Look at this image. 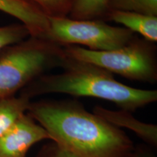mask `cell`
<instances>
[{
  "label": "cell",
  "instance_id": "2",
  "mask_svg": "<svg viewBox=\"0 0 157 157\" xmlns=\"http://www.w3.org/2000/svg\"><path fill=\"white\" fill-rule=\"evenodd\" d=\"M60 68V73L39 76L23 88L21 95L29 99L52 93L95 98L129 112L157 101L156 90L129 87L117 81L111 72L93 63L66 56Z\"/></svg>",
  "mask_w": 157,
  "mask_h": 157
},
{
  "label": "cell",
  "instance_id": "5",
  "mask_svg": "<svg viewBox=\"0 0 157 157\" xmlns=\"http://www.w3.org/2000/svg\"><path fill=\"white\" fill-rule=\"evenodd\" d=\"M47 39L60 46L79 44L94 51L121 48L135 37L124 27L110 25L103 20H73L68 17H48Z\"/></svg>",
  "mask_w": 157,
  "mask_h": 157
},
{
  "label": "cell",
  "instance_id": "9",
  "mask_svg": "<svg viewBox=\"0 0 157 157\" xmlns=\"http://www.w3.org/2000/svg\"><path fill=\"white\" fill-rule=\"evenodd\" d=\"M105 18L120 23L133 33L140 34L148 42L154 43L157 41V16L135 12L111 10Z\"/></svg>",
  "mask_w": 157,
  "mask_h": 157
},
{
  "label": "cell",
  "instance_id": "14",
  "mask_svg": "<svg viewBox=\"0 0 157 157\" xmlns=\"http://www.w3.org/2000/svg\"><path fill=\"white\" fill-rule=\"evenodd\" d=\"M30 36V31L22 23L0 27V50L9 45L21 42Z\"/></svg>",
  "mask_w": 157,
  "mask_h": 157
},
{
  "label": "cell",
  "instance_id": "11",
  "mask_svg": "<svg viewBox=\"0 0 157 157\" xmlns=\"http://www.w3.org/2000/svg\"><path fill=\"white\" fill-rule=\"evenodd\" d=\"M109 0H73L69 18L73 20H102L108 13Z\"/></svg>",
  "mask_w": 157,
  "mask_h": 157
},
{
  "label": "cell",
  "instance_id": "1",
  "mask_svg": "<svg viewBox=\"0 0 157 157\" xmlns=\"http://www.w3.org/2000/svg\"><path fill=\"white\" fill-rule=\"evenodd\" d=\"M27 113L42 126L50 140L79 157H126L134 148L121 129L74 100H41Z\"/></svg>",
  "mask_w": 157,
  "mask_h": 157
},
{
  "label": "cell",
  "instance_id": "15",
  "mask_svg": "<svg viewBox=\"0 0 157 157\" xmlns=\"http://www.w3.org/2000/svg\"><path fill=\"white\" fill-rule=\"evenodd\" d=\"M36 157H79L52 142L43 146Z\"/></svg>",
  "mask_w": 157,
  "mask_h": 157
},
{
  "label": "cell",
  "instance_id": "4",
  "mask_svg": "<svg viewBox=\"0 0 157 157\" xmlns=\"http://www.w3.org/2000/svg\"><path fill=\"white\" fill-rule=\"evenodd\" d=\"M151 44L135 36L125 46L111 51H94L77 45L63 48L70 58L96 65L129 80L154 84L157 80V61L156 48Z\"/></svg>",
  "mask_w": 157,
  "mask_h": 157
},
{
  "label": "cell",
  "instance_id": "13",
  "mask_svg": "<svg viewBox=\"0 0 157 157\" xmlns=\"http://www.w3.org/2000/svg\"><path fill=\"white\" fill-rule=\"evenodd\" d=\"M36 6L48 17H67L73 0H25Z\"/></svg>",
  "mask_w": 157,
  "mask_h": 157
},
{
  "label": "cell",
  "instance_id": "7",
  "mask_svg": "<svg viewBox=\"0 0 157 157\" xmlns=\"http://www.w3.org/2000/svg\"><path fill=\"white\" fill-rule=\"evenodd\" d=\"M0 11L19 20L27 27L31 36L47 37L48 17L33 4L25 0H0Z\"/></svg>",
  "mask_w": 157,
  "mask_h": 157
},
{
  "label": "cell",
  "instance_id": "16",
  "mask_svg": "<svg viewBox=\"0 0 157 157\" xmlns=\"http://www.w3.org/2000/svg\"><path fill=\"white\" fill-rule=\"evenodd\" d=\"M126 157H156L152 151L146 147L139 146L137 148H133Z\"/></svg>",
  "mask_w": 157,
  "mask_h": 157
},
{
  "label": "cell",
  "instance_id": "6",
  "mask_svg": "<svg viewBox=\"0 0 157 157\" xmlns=\"http://www.w3.org/2000/svg\"><path fill=\"white\" fill-rule=\"evenodd\" d=\"M47 139L44 127L25 113L0 137V157H26L34 144Z\"/></svg>",
  "mask_w": 157,
  "mask_h": 157
},
{
  "label": "cell",
  "instance_id": "3",
  "mask_svg": "<svg viewBox=\"0 0 157 157\" xmlns=\"http://www.w3.org/2000/svg\"><path fill=\"white\" fill-rule=\"evenodd\" d=\"M63 46L30 36L0 50V99L13 97L66 58Z\"/></svg>",
  "mask_w": 157,
  "mask_h": 157
},
{
  "label": "cell",
  "instance_id": "8",
  "mask_svg": "<svg viewBox=\"0 0 157 157\" xmlns=\"http://www.w3.org/2000/svg\"><path fill=\"white\" fill-rule=\"evenodd\" d=\"M93 113L118 128L124 127L132 131L148 145L155 147L157 146L156 125L137 120L131 112L121 109L112 111L102 106H95Z\"/></svg>",
  "mask_w": 157,
  "mask_h": 157
},
{
  "label": "cell",
  "instance_id": "12",
  "mask_svg": "<svg viewBox=\"0 0 157 157\" xmlns=\"http://www.w3.org/2000/svg\"><path fill=\"white\" fill-rule=\"evenodd\" d=\"M111 10L135 12L157 16V0H109L108 12Z\"/></svg>",
  "mask_w": 157,
  "mask_h": 157
},
{
  "label": "cell",
  "instance_id": "10",
  "mask_svg": "<svg viewBox=\"0 0 157 157\" xmlns=\"http://www.w3.org/2000/svg\"><path fill=\"white\" fill-rule=\"evenodd\" d=\"M30 103L31 99L22 95L0 99V137L27 112Z\"/></svg>",
  "mask_w": 157,
  "mask_h": 157
}]
</instances>
